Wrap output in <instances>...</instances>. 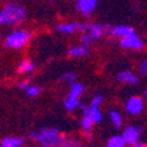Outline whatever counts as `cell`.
Here are the masks:
<instances>
[{
  "label": "cell",
  "mask_w": 147,
  "mask_h": 147,
  "mask_svg": "<svg viewBox=\"0 0 147 147\" xmlns=\"http://www.w3.org/2000/svg\"><path fill=\"white\" fill-rule=\"evenodd\" d=\"M26 9L17 1H9L0 8V26H16L25 21Z\"/></svg>",
  "instance_id": "cell-1"
},
{
  "label": "cell",
  "mask_w": 147,
  "mask_h": 147,
  "mask_svg": "<svg viewBox=\"0 0 147 147\" xmlns=\"http://www.w3.org/2000/svg\"><path fill=\"white\" fill-rule=\"evenodd\" d=\"M41 147H61L67 143V135L55 127H42L38 130L36 139Z\"/></svg>",
  "instance_id": "cell-2"
},
{
  "label": "cell",
  "mask_w": 147,
  "mask_h": 147,
  "mask_svg": "<svg viewBox=\"0 0 147 147\" xmlns=\"http://www.w3.org/2000/svg\"><path fill=\"white\" fill-rule=\"evenodd\" d=\"M32 37H33V33L28 29H13L5 36L4 43L9 49L20 50L30 42Z\"/></svg>",
  "instance_id": "cell-3"
},
{
  "label": "cell",
  "mask_w": 147,
  "mask_h": 147,
  "mask_svg": "<svg viewBox=\"0 0 147 147\" xmlns=\"http://www.w3.org/2000/svg\"><path fill=\"white\" fill-rule=\"evenodd\" d=\"M119 46L122 49H129V50H135V51H141L144 49V42L138 34L133 33L127 37L119 38Z\"/></svg>",
  "instance_id": "cell-4"
},
{
  "label": "cell",
  "mask_w": 147,
  "mask_h": 147,
  "mask_svg": "<svg viewBox=\"0 0 147 147\" xmlns=\"http://www.w3.org/2000/svg\"><path fill=\"white\" fill-rule=\"evenodd\" d=\"M125 109L129 114L138 116L144 110V98L141 96H131L129 97L125 102Z\"/></svg>",
  "instance_id": "cell-5"
},
{
  "label": "cell",
  "mask_w": 147,
  "mask_h": 147,
  "mask_svg": "<svg viewBox=\"0 0 147 147\" xmlns=\"http://www.w3.org/2000/svg\"><path fill=\"white\" fill-rule=\"evenodd\" d=\"M80 109H82V118H80V127H82L83 133L86 135L87 139H91V131H92V127H93V121L92 118L89 117V107L87 105H80Z\"/></svg>",
  "instance_id": "cell-6"
},
{
  "label": "cell",
  "mask_w": 147,
  "mask_h": 147,
  "mask_svg": "<svg viewBox=\"0 0 147 147\" xmlns=\"http://www.w3.org/2000/svg\"><path fill=\"white\" fill-rule=\"evenodd\" d=\"M135 33L134 29L129 25H110L107 24V34L112 37H117V38H123L130 34Z\"/></svg>",
  "instance_id": "cell-7"
},
{
  "label": "cell",
  "mask_w": 147,
  "mask_h": 147,
  "mask_svg": "<svg viewBox=\"0 0 147 147\" xmlns=\"http://www.w3.org/2000/svg\"><path fill=\"white\" fill-rule=\"evenodd\" d=\"M141 131H142L141 127L134 126V125H129V126H126V127H123L122 137L125 138L126 143H127L129 146H133V144H135L137 142H139Z\"/></svg>",
  "instance_id": "cell-8"
},
{
  "label": "cell",
  "mask_w": 147,
  "mask_h": 147,
  "mask_svg": "<svg viewBox=\"0 0 147 147\" xmlns=\"http://www.w3.org/2000/svg\"><path fill=\"white\" fill-rule=\"evenodd\" d=\"M89 36L95 41L100 40L101 37L107 34V24H100V22H87V30Z\"/></svg>",
  "instance_id": "cell-9"
},
{
  "label": "cell",
  "mask_w": 147,
  "mask_h": 147,
  "mask_svg": "<svg viewBox=\"0 0 147 147\" xmlns=\"http://www.w3.org/2000/svg\"><path fill=\"white\" fill-rule=\"evenodd\" d=\"M98 0H79L76 1V11L83 16H89L97 7Z\"/></svg>",
  "instance_id": "cell-10"
},
{
  "label": "cell",
  "mask_w": 147,
  "mask_h": 147,
  "mask_svg": "<svg viewBox=\"0 0 147 147\" xmlns=\"http://www.w3.org/2000/svg\"><path fill=\"white\" fill-rule=\"evenodd\" d=\"M116 79H117V82L123 83V84H130V86H134V84L139 83V78L134 72H131L130 70H123L121 72H118Z\"/></svg>",
  "instance_id": "cell-11"
},
{
  "label": "cell",
  "mask_w": 147,
  "mask_h": 147,
  "mask_svg": "<svg viewBox=\"0 0 147 147\" xmlns=\"http://www.w3.org/2000/svg\"><path fill=\"white\" fill-rule=\"evenodd\" d=\"M57 32L63 34H75L80 32V22L78 21H66L57 25Z\"/></svg>",
  "instance_id": "cell-12"
},
{
  "label": "cell",
  "mask_w": 147,
  "mask_h": 147,
  "mask_svg": "<svg viewBox=\"0 0 147 147\" xmlns=\"http://www.w3.org/2000/svg\"><path fill=\"white\" fill-rule=\"evenodd\" d=\"M26 143L25 138L22 137H5L0 142V147H22Z\"/></svg>",
  "instance_id": "cell-13"
},
{
  "label": "cell",
  "mask_w": 147,
  "mask_h": 147,
  "mask_svg": "<svg viewBox=\"0 0 147 147\" xmlns=\"http://www.w3.org/2000/svg\"><path fill=\"white\" fill-rule=\"evenodd\" d=\"M63 105H64V108H66L67 112H74L76 108H80L82 104H80L79 97L72 96V95H67L63 100Z\"/></svg>",
  "instance_id": "cell-14"
},
{
  "label": "cell",
  "mask_w": 147,
  "mask_h": 147,
  "mask_svg": "<svg viewBox=\"0 0 147 147\" xmlns=\"http://www.w3.org/2000/svg\"><path fill=\"white\" fill-rule=\"evenodd\" d=\"M89 51L88 47L83 45H75V46H71L68 49V55L70 57H74V58H80V57H84L87 55Z\"/></svg>",
  "instance_id": "cell-15"
},
{
  "label": "cell",
  "mask_w": 147,
  "mask_h": 147,
  "mask_svg": "<svg viewBox=\"0 0 147 147\" xmlns=\"http://www.w3.org/2000/svg\"><path fill=\"white\" fill-rule=\"evenodd\" d=\"M126 141L125 138L122 137V134H116L108 139L107 142V147H126Z\"/></svg>",
  "instance_id": "cell-16"
},
{
  "label": "cell",
  "mask_w": 147,
  "mask_h": 147,
  "mask_svg": "<svg viewBox=\"0 0 147 147\" xmlns=\"http://www.w3.org/2000/svg\"><path fill=\"white\" fill-rule=\"evenodd\" d=\"M84 86H83L82 83L79 82H72L68 84V95H72V96H76V97H80L83 95V92H84Z\"/></svg>",
  "instance_id": "cell-17"
},
{
  "label": "cell",
  "mask_w": 147,
  "mask_h": 147,
  "mask_svg": "<svg viewBox=\"0 0 147 147\" xmlns=\"http://www.w3.org/2000/svg\"><path fill=\"white\" fill-rule=\"evenodd\" d=\"M34 68H36V66H34V63L30 59H24V61L20 62L17 71H18V74H30L34 71Z\"/></svg>",
  "instance_id": "cell-18"
},
{
  "label": "cell",
  "mask_w": 147,
  "mask_h": 147,
  "mask_svg": "<svg viewBox=\"0 0 147 147\" xmlns=\"http://www.w3.org/2000/svg\"><path fill=\"white\" fill-rule=\"evenodd\" d=\"M109 119H110V122H112V125H113L116 129L122 127L123 118H122V116H121V113H119L118 110H116V109L110 110L109 112Z\"/></svg>",
  "instance_id": "cell-19"
},
{
  "label": "cell",
  "mask_w": 147,
  "mask_h": 147,
  "mask_svg": "<svg viewBox=\"0 0 147 147\" xmlns=\"http://www.w3.org/2000/svg\"><path fill=\"white\" fill-rule=\"evenodd\" d=\"M89 117L92 118L93 123H100L102 121V113H101L100 108H91L89 107Z\"/></svg>",
  "instance_id": "cell-20"
},
{
  "label": "cell",
  "mask_w": 147,
  "mask_h": 147,
  "mask_svg": "<svg viewBox=\"0 0 147 147\" xmlns=\"http://www.w3.org/2000/svg\"><path fill=\"white\" fill-rule=\"evenodd\" d=\"M93 42H95V40H93L88 33H82V36H80V45L86 46V47L89 49V47L93 45Z\"/></svg>",
  "instance_id": "cell-21"
},
{
  "label": "cell",
  "mask_w": 147,
  "mask_h": 147,
  "mask_svg": "<svg viewBox=\"0 0 147 147\" xmlns=\"http://www.w3.org/2000/svg\"><path fill=\"white\" fill-rule=\"evenodd\" d=\"M25 93H26L29 97H36V96L40 95V92H41V88L38 86H36V84H30V86L28 87L26 89H25Z\"/></svg>",
  "instance_id": "cell-22"
},
{
  "label": "cell",
  "mask_w": 147,
  "mask_h": 147,
  "mask_svg": "<svg viewBox=\"0 0 147 147\" xmlns=\"http://www.w3.org/2000/svg\"><path fill=\"white\" fill-rule=\"evenodd\" d=\"M102 101H104V96L102 95H96V96H93V98L91 100L89 107L91 108H100V105L102 104Z\"/></svg>",
  "instance_id": "cell-23"
},
{
  "label": "cell",
  "mask_w": 147,
  "mask_h": 147,
  "mask_svg": "<svg viewBox=\"0 0 147 147\" xmlns=\"http://www.w3.org/2000/svg\"><path fill=\"white\" fill-rule=\"evenodd\" d=\"M61 80L62 82H66V83H72V82H75V74L74 72H66V74H63L61 76Z\"/></svg>",
  "instance_id": "cell-24"
},
{
  "label": "cell",
  "mask_w": 147,
  "mask_h": 147,
  "mask_svg": "<svg viewBox=\"0 0 147 147\" xmlns=\"http://www.w3.org/2000/svg\"><path fill=\"white\" fill-rule=\"evenodd\" d=\"M139 72L142 75H147V59L141 62V64H139Z\"/></svg>",
  "instance_id": "cell-25"
},
{
  "label": "cell",
  "mask_w": 147,
  "mask_h": 147,
  "mask_svg": "<svg viewBox=\"0 0 147 147\" xmlns=\"http://www.w3.org/2000/svg\"><path fill=\"white\" fill-rule=\"evenodd\" d=\"M32 83H30V80H21V82H18V88L20 89H22V91H25V89L28 88V87L30 86Z\"/></svg>",
  "instance_id": "cell-26"
},
{
  "label": "cell",
  "mask_w": 147,
  "mask_h": 147,
  "mask_svg": "<svg viewBox=\"0 0 147 147\" xmlns=\"http://www.w3.org/2000/svg\"><path fill=\"white\" fill-rule=\"evenodd\" d=\"M37 135H38V130H32V131L29 133V138L33 139V141H36L37 139Z\"/></svg>",
  "instance_id": "cell-27"
},
{
  "label": "cell",
  "mask_w": 147,
  "mask_h": 147,
  "mask_svg": "<svg viewBox=\"0 0 147 147\" xmlns=\"http://www.w3.org/2000/svg\"><path fill=\"white\" fill-rule=\"evenodd\" d=\"M131 147H147L146 143H143V142H137L135 144H133Z\"/></svg>",
  "instance_id": "cell-28"
},
{
  "label": "cell",
  "mask_w": 147,
  "mask_h": 147,
  "mask_svg": "<svg viewBox=\"0 0 147 147\" xmlns=\"http://www.w3.org/2000/svg\"><path fill=\"white\" fill-rule=\"evenodd\" d=\"M61 147H75V146H74V142H67L66 144H63V146H61Z\"/></svg>",
  "instance_id": "cell-29"
},
{
  "label": "cell",
  "mask_w": 147,
  "mask_h": 147,
  "mask_svg": "<svg viewBox=\"0 0 147 147\" xmlns=\"http://www.w3.org/2000/svg\"><path fill=\"white\" fill-rule=\"evenodd\" d=\"M143 96H144V101H146V102H147V87H146V89H144V92H143Z\"/></svg>",
  "instance_id": "cell-30"
},
{
  "label": "cell",
  "mask_w": 147,
  "mask_h": 147,
  "mask_svg": "<svg viewBox=\"0 0 147 147\" xmlns=\"http://www.w3.org/2000/svg\"><path fill=\"white\" fill-rule=\"evenodd\" d=\"M30 1H37V0H30Z\"/></svg>",
  "instance_id": "cell-31"
},
{
  "label": "cell",
  "mask_w": 147,
  "mask_h": 147,
  "mask_svg": "<svg viewBox=\"0 0 147 147\" xmlns=\"http://www.w3.org/2000/svg\"><path fill=\"white\" fill-rule=\"evenodd\" d=\"M76 1H79V0H76Z\"/></svg>",
  "instance_id": "cell-32"
},
{
  "label": "cell",
  "mask_w": 147,
  "mask_h": 147,
  "mask_svg": "<svg viewBox=\"0 0 147 147\" xmlns=\"http://www.w3.org/2000/svg\"><path fill=\"white\" fill-rule=\"evenodd\" d=\"M0 1H1V0H0Z\"/></svg>",
  "instance_id": "cell-33"
}]
</instances>
